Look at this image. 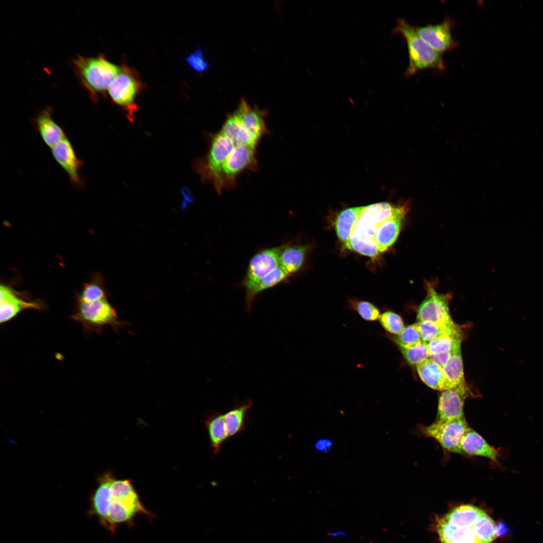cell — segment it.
Instances as JSON below:
<instances>
[{
	"instance_id": "5bb4252c",
	"label": "cell",
	"mask_w": 543,
	"mask_h": 543,
	"mask_svg": "<svg viewBox=\"0 0 543 543\" xmlns=\"http://www.w3.org/2000/svg\"><path fill=\"white\" fill-rule=\"evenodd\" d=\"M45 304L40 301H27L10 287L0 288V322L6 323L22 311L30 309L44 310Z\"/></svg>"
},
{
	"instance_id": "ac0fdd59",
	"label": "cell",
	"mask_w": 543,
	"mask_h": 543,
	"mask_svg": "<svg viewBox=\"0 0 543 543\" xmlns=\"http://www.w3.org/2000/svg\"><path fill=\"white\" fill-rule=\"evenodd\" d=\"M33 124L44 143L51 148L66 137L62 128L53 119L52 109L49 107L38 114Z\"/></svg>"
},
{
	"instance_id": "d4e9b609",
	"label": "cell",
	"mask_w": 543,
	"mask_h": 543,
	"mask_svg": "<svg viewBox=\"0 0 543 543\" xmlns=\"http://www.w3.org/2000/svg\"><path fill=\"white\" fill-rule=\"evenodd\" d=\"M308 247L304 245H283L280 256V265L290 275L302 266Z\"/></svg>"
},
{
	"instance_id": "ab89813d",
	"label": "cell",
	"mask_w": 543,
	"mask_h": 543,
	"mask_svg": "<svg viewBox=\"0 0 543 543\" xmlns=\"http://www.w3.org/2000/svg\"><path fill=\"white\" fill-rule=\"evenodd\" d=\"M452 352V351L431 355L429 358L442 368L449 359Z\"/></svg>"
},
{
	"instance_id": "7a4b0ae2",
	"label": "cell",
	"mask_w": 543,
	"mask_h": 543,
	"mask_svg": "<svg viewBox=\"0 0 543 543\" xmlns=\"http://www.w3.org/2000/svg\"><path fill=\"white\" fill-rule=\"evenodd\" d=\"M72 64L80 83L94 101L108 89L121 68L102 55L78 56L72 60Z\"/></svg>"
},
{
	"instance_id": "1f68e13d",
	"label": "cell",
	"mask_w": 543,
	"mask_h": 543,
	"mask_svg": "<svg viewBox=\"0 0 543 543\" xmlns=\"http://www.w3.org/2000/svg\"><path fill=\"white\" fill-rule=\"evenodd\" d=\"M495 524L484 511L473 526L479 543H491L496 539Z\"/></svg>"
},
{
	"instance_id": "836d02e7",
	"label": "cell",
	"mask_w": 543,
	"mask_h": 543,
	"mask_svg": "<svg viewBox=\"0 0 543 543\" xmlns=\"http://www.w3.org/2000/svg\"><path fill=\"white\" fill-rule=\"evenodd\" d=\"M395 341L399 347L408 348L422 341V338L415 323L404 327L397 335Z\"/></svg>"
},
{
	"instance_id": "f1b7e54d",
	"label": "cell",
	"mask_w": 543,
	"mask_h": 543,
	"mask_svg": "<svg viewBox=\"0 0 543 543\" xmlns=\"http://www.w3.org/2000/svg\"><path fill=\"white\" fill-rule=\"evenodd\" d=\"M112 475L105 474L99 481V486L92 499V512L97 516L102 523L104 520L109 499V483Z\"/></svg>"
},
{
	"instance_id": "52a82bcc",
	"label": "cell",
	"mask_w": 543,
	"mask_h": 543,
	"mask_svg": "<svg viewBox=\"0 0 543 543\" xmlns=\"http://www.w3.org/2000/svg\"><path fill=\"white\" fill-rule=\"evenodd\" d=\"M469 427L464 416L443 422L435 421L429 425L421 426L420 431L436 440L445 450L461 455V443Z\"/></svg>"
},
{
	"instance_id": "44dd1931",
	"label": "cell",
	"mask_w": 543,
	"mask_h": 543,
	"mask_svg": "<svg viewBox=\"0 0 543 543\" xmlns=\"http://www.w3.org/2000/svg\"><path fill=\"white\" fill-rule=\"evenodd\" d=\"M253 405L252 400L247 398L237 402L234 406L224 414L227 431L229 438L242 433L245 429L247 413Z\"/></svg>"
},
{
	"instance_id": "603a6c76",
	"label": "cell",
	"mask_w": 543,
	"mask_h": 543,
	"mask_svg": "<svg viewBox=\"0 0 543 543\" xmlns=\"http://www.w3.org/2000/svg\"><path fill=\"white\" fill-rule=\"evenodd\" d=\"M231 140L234 145L255 147L257 140L232 114L229 115L220 131Z\"/></svg>"
},
{
	"instance_id": "7c38bea8",
	"label": "cell",
	"mask_w": 543,
	"mask_h": 543,
	"mask_svg": "<svg viewBox=\"0 0 543 543\" xmlns=\"http://www.w3.org/2000/svg\"><path fill=\"white\" fill-rule=\"evenodd\" d=\"M51 149L54 158L65 171L71 184L76 188L83 187L84 181L80 175L83 162L77 157L72 144L67 137Z\"/></svg>"
},
{
	"instance_id": "2e32d148",
	"label": "cell",
	"mask_w": 543,
	"mask_h": 543,
	"mask_svg": "<svg viewBox=\"0 0 543 543\" xmlns=\"http://www.w3.org/2000/svg\"><path fill=\"white\" fill-rule=\"evenodd\" d=\"M265 112L253 108L242 99L233 115L257 140L267 133L264 121Z\"/></svg>"
},
{
	"instance_id": "cb8c5ba5",
	"label": "cell",
	"mask_w": 543,
	"mask_h": 543,
	"mask_svg": "<svg viewBox=\"0 0 543 543\" xmlns=\"http://www.w3.org/2000/svg\"><path fill=\"white\" fill-rule=\"evenodd\" d=\"M362 209L363 206L347 208L341 211L336 217L335 222L336 233L345 248Z\"/></svg>"
},
{
	"instance_id": "f35d334b",
	"label": "cell",
	"mask_w": 543,
	"mask_h": 543,
	"mask_svg": "<svg viewBox=\"0 0 543 543\" xmlns=\"http://www.w3.org/2000/svg\"><path fill=\"white\" fill-rule=\"evenodd\" d=\"M333 446V442L329 438H321L315 443V448L319 451L326 453L329 451Z\"/></svg>"
},
{
	"instance_id": "e575fe53",
	"label": "cell",
	"mask_w": 543,
	"mask_h": 543,
	"mask_svg": "<svg viewBox=\"0 0 543 543\" xmlns=\"http://www.w3.org/2000/svg\"><path fill=\"white\" fill-rule=\"evenodd\" d=\"M379 319L382 327L391 334L398 335L404 328L402 318L394 312L388 311L383 313Z\"/></svg>"
},
{
	"instance_id": "d590c367",
	"label": "cell",
	"mask_w": 543,
	"mask_h": 543,
	"mask_svg": "<svg viewBox=\"0 0 543 543\" xmlns=\"http://www.w3.org/2000/svg\"><path fill=\"white\" fill-rule=\"evenodd\" d=\"M350 303L353 308L365 320L373 321L380 318L379 309L372 303L358 300H353Z\"/></svg>"
},
{
	"instance_id": "ffe728a7",
	"label": "cell",
	"mask_w": 543,
	"mask_h": 543,
	"mask_svg": "<svg viewBox=\"0 0 543 543\" xmlns=\"http://www.w3.org/2000/svg\"><path fill=\"white\" fill-rule=\"evenodd\" d=\"M437 530L441 543H479L473 527H457L444 517L438 520Z\"/></svg>"
},
{
	"instance_id": "e0dca14e",
	"label": "cell",
	"mask_w": 543,
	"mask_h": 543,
	"mask_svg": "<svg viewBox=\"0 0 543 543\" xmlns=\"http://www.w3.org/2000/svg\"><path fill=\"white\" fill-rule=\"evenodd\" d=\"M406 210L403 207L400 211L379 225L375 242L380 253L387 250L397 239L404 223Z\"/></svg>"
},
{
	"instance_id": "74e56055",
	"label": "cell",
	"mask_w": 543,
	"mask_h": 543,
	"mask_svg": "<svg viewBox=\"0 0 543 543\" xmlns=\"http://www.w3.org/2000/svg\"><path fill=\"white\" fill-rule=\"evenodd\" d=\"M186 61L187 63L197 72H205L209 67V63L205 59L203 53L200 48L197 49L189 56Z\"/></svg>"
},
{
	"instance_id": "4fadbf2b",
	"label": "cell",
	"mask_w": 543,
	"mask_h": 543,
	"mask_svg": "<svg viewBox=\"0 0 543 543\" xmlns=\"http://www.w3.org/2000/svg\"><path fill=\"white\" fill-rule=\"evenodd\" d=\"M452 24L449 19L435 25L415 27L418 35L438 53H442L454 48L457 44L452 38Z\"/></svg>"
},
{
	"instance_id": "3957f363",
	"label": "cell",
	"mask_w": 543,
	"mask_h": 543,
	"mask_svg": "<svg viewBox=\"0 0 543 543\" xmlns=\"http://www.w3.org/2000/svg\"><path fill=\"white\" fill-rule=\"evenodd\" d=\"M405 39L409 56V63L405 72L406 77L426 69L443 71L445 69L442 54L438 53L416 33L415 27L404 19H399L392 31Z\"/></svg>"
},
{
	"instance_id": "8992f818",
	"label": "cell",
	"mask_w": 543,
	"mask_h": 543,
	"mask_svg": "<svg viewBox=\"0 0 543 543\" xmlns=\"http://www.w3.org/2000/svg\"><path fill=\"white\" fill-rule=\"evenodd\" d=\"M235 146L221 132L212 137L206 156L197 161L195 168L203 181L215 184L222 166Z\"/></svg>"
},
{
	"instance_id": "8fae6325",
	"label": "cell",
	"mask_w": 543,
	"mask_h": 543,
	"mask_svg": "<svg viewBox=\"0 0 543 543\" xmlns=\"http://www.w3.org/2000/svg\"><path fill=\"white\" fill-rule=\"evenodd\" d=\"M471 394V390L466 383L441 391L438 398L435 421L443 422L464 417V403Z\"/></svg>"
},
{
	"instance_id": "4316f807",
	"label": "cell",
	"mask_w": 543,
	"mask_h": 543,
	"mask_svg": "<svg viewBox=\"0 0 543 543\" xmlns=\"http://www.w3.org/2000/svg\"><path fill=\"white\" fill-rule=\"evenodd\" d=\"M484 511L470 504L454 508L444 519L452 525L460 527H472Z\"/></svg>"
},
{
	"instance_id": "60d3db41",
	"label": "cell",
	"mask_w": 543,
	"mask_h": 543,
	"mask_svg": "<svg viewBox=\"0 0 543 543\" xmlns=\"http://www.w3.org/2000/svg\"><path fill=\"white\" fill-rule=\"evenodd\" d=\"M507 532V528L505 523L500 522L495 525V533L497 537L505 534Z\"/></svg>"
},
{
	"instance_id": "4dcf8cb0",
	"label": "cell",
	"mask_w": 543,
	"mask_h": 543,
	"mask_svg": "<svg viewBox=\"0 0 543 543\" xmlns=\"http://www.w3.org/2000/svg\"><path fill=\"white\" fill-rule=\"evenodd\" d=\"M462 337L461 332L445 334L427 343L429 356L436 354L452 351L461 345Z\"/></svg>"
},
{
	"instance_id": "6da1fadb",
	"label": "cell",
	"mask_w": 543,
	"mask_h": 543,
	"mask_svg": "<svg viewBox=\"0 0 543 543\" xmlns=\"http://www.w3.org/2000/svg\"><path fill=\"white\" fill-rule=\"evenodd\" d=\"M403 207L387 202L363 206L346 248L371 257L378 256L380 253L375 237L379 225Z\"/></svg>"
},
{
	"instance_id": "9a60e30c",
	"label": "cell",
	"mask_w": 543,
	"mask_h": 543,
	"mask_svg": "<svg viewBox=\"0 0 543 543\" xmlns=\"http://www.w3.org/2000/svg\"><path fill=\"white\" fill-rule=\"evenodd\" d=\"M461 455L487 458L498 464L500 450L489 443L477 432L469 427L461 443Z\"/></svg>"
},
{
	"instance_id": "f546056e",
	"label": "cell",
	"mask_w": 543,
	"mask_h": 543,
	"mask_svg": "<svg viewBox=\"0 0 543 543\" xmlns=\"http://www.w3.org/2000/svg\"><path fill=\"white\" fill-rule=\"evenodd\" d=\"M423 341L427 343L445 334L460 331L455 323L444 324L430 321L417 322L415 323Z\"/></svg>"
},
{
	"instance_id": "5b68a950",
	"label": "cell",
	"mask_w": 543,
	"mask_h": 543,
	"mask_svg": "<svg viewBox=\"0 0 543 543\" xmlns=\"http://www.w3.org/2000/svg\"><path fill=\"white\" fill-rule=\"evenodd\" d=\"M255 147L236 146L222 166L219 176L214 185L219 193L235 185L238 175L246 170L257 168Z\"/></svg>"
},
{
	"instance_id": "83f0119b",
	"label": "cell",
	"mask_w": 543,
	"mask_h": 543,
	"mask_svg": "<svg viewBox=\"0 0 543 543\" xmlns=\"http://www.w3.org/2000/svg\"><path fill=\"white\" fill-rule=\"evenodd\" d=\"M442 369L452 388L466 383L461 354V345L453 349L450 357L442 367Z\"/></svg>"
},
{
	"instance_id": "9c48e42d",
	"label": "cell",
	"mask_w": 543,
	"mask_h": 543,
	"mask_svg": "<svg viewBox=\"0 0 543 543\" xmlns=\"http://www.w3.org/2000/svg\"><path fill=\"white\" fill-rule=\"evenodd\" d=\"M427 295L419 305L417 322L430 321L444 324L455 323L450 315L448 303L450 294H440L436 292L431 283H426Z\"/></svg>"
},
{
	"instance_id": "484cf974",
	"label": "cell",
	"mask_w": 543,
	"mask_h": 543,
	"mask_svg": "<svg viewBox=\"0 0 543 543\" xmlns=\"http://www.w3.org/2000/svg\"><path fill=\"white\" fill-rule=\"evenodd\" d=\"M289 275L279 265L263 278L249 292L246 293V309L250 312L255 297L263 291L270 288L285 281Z\"/></svg>"
},
{
	"instance_id": "7402d4cb",
	"label": "cell",
	"mask_w": 543,
	"mask_h": 543,
	"mask_svg": "<svg viewBox=\"0 0 543 543\" xmlns=\"http://www.w3.org/2000/svg\"><path fill=\"white\" fill-rule=\"evenodd\" d=\"M204 423L208 431L213 453L217 455L220 451L224 442L229 438L224 414L219 412H213L207 416Z\"/></svg>"
},
{
	"instance_id": "277c9868",
	"label": "cell",
	"mask_w": 543,
	"mask_h": 543,
	"mask_svg": "<svg viewBox=\"0 0 543 543\" xmlns=\"http://www.w3.org/2000/svg\"><path fill=\"white\" fill-rule=\"evenodd\" d=\"M70 318L81 323L85 330L99 333L106 326L118 332L126 323L118 320L116 310L106 298L89 302L78 301Z\"/></svg>"
},
{
	"instance_id": "8d00e7d4",
	"label": "cell",
	"mask_w": 543,
	"mask_h": 543,
	"mask_svg": "<svg viewBox=\"0 0 543 543\" xmlns=\"http://www.w3.org/2000/svg\"><path fill=\"white\" fill-rule=\"evenodd\" d=\"M106 298V293L103 288L96 283L85 284L78 297V301L89 302Z\"/></svg>"
},
{
	"instance_id": "d6986e66",
	"label": "cell",
	"mask_w": 543,
	"mask_h": 543,
	"mask_svg": "<svg viewBox=\"0 0 543 543\" xmlns=\"http://www.w3.org/2000/svg\"><path fill=\"white\" fill-rule=\"evenodd\" d=\"M416 367L420 378L429 387L440 391L452 388L442 368L430 358L426 359Z\"/></svg>"
},
{
	"instance_id": "ba28073f",
	"label": "cell",
	"mask_w": 543,
	"mask_h": 543,
	"mask_svg": "<svg viewBox=\"0 0 543 543\" xmlns=\"http://www.w3.org/2000/svg\"><path fill=\"white\" fill-rule=\"evenodd\" d=\"M140 87L137 76L129 68L123 67L108 88L112 101L125 110L130 121L135 118L137 109L135 100Z\"/></svg>"
},
{
	"instance_id": "d6a6232c",
	"label": "cell",
	"mask_w": 543,
	"mask_h": 543,
	"mask_svg": "<svg viewBox=\"0 0 543 543\" xmlns=\"http://www.w3.org/2000/svg\"><path fill=\"white\" fill-rule=\"evenodd\" d=\"M406 361L412 365H417L429 358L427 344L422 341L408 348L399 347Z\"/></svg>"
},
{
	"instance_id": "30bf717a",
	"label": "cell",
	"mask_w": 543,
	"mask_h": 543,
	"mask_svg": "<svg viewBox=\"0 0 543 543\" xmlns=\"http://www.w3.org/2000/svg\"><path fill=\"white\" fill-rule=\"evenodd\" d=\"M282 248L281 245L263 249L251 258L243 281L246 293L251 290L262 278L280 265Z\"/></svg>"
}]
</instances>
